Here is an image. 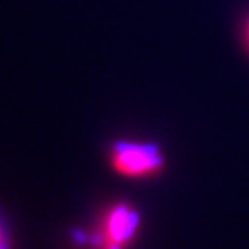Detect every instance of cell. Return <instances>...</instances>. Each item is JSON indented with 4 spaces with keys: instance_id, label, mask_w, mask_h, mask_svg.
<instances>
[{
    "instance_id": "6da1fadb",
    "label": "cell",
    "mask_w": 249,
    "mask_h": 249,
    "mask_svg": "<svg viewBox=\"0 0 249 249\" xmlns=\"http://www.w3.org/2000/svg\"><path fill=\"white\" fill-rule=\"evenodd\" d=\"M111 165L126 178H148L163 166V157L155 144L116 142L111 150Z\"/></svg>"
},
{
    "instance_id": "7a4b0ae2",
    "label": "cell",
    "mask_w": 249,
    "mask_h": 249,
    "mask_svg": "<svg viewBox=\"0 0 249 249\" xmlns=\"http://www.w3.org/2000/svg\"><path fill=\"white\" fill-rule=\"evenodd\" d=\"M139 227V214L129 205L118 204L107 211L100 227L101 249H122Z\"/></svg>"
},
{
    "instance_id": "3957f363",
    "label": "cell",
    "mask_w": 249,
    "mask_h": 249,
    "mask_svg": "<svg viewBox=\"0 0 249 249\" xmlns=\"http://www.w3.org/2000/svg\"><path fill=\"white\" fill-rule=\"evenodd\" d=\"M0 244H3V240H1V232H0Z\"/></svg>"
},
{
    "instance_id": "277c9868",
    "label": "cell",
    "mask_w": 249,
    "mask_h": 249,
    "mask_svg": "<svg viewBox=\"0 0 249 249\" xmlns=\"http://www.w3.org/2000/svg\"><path fill=\"white\" fill-rule=\"evenodd\" d=\"M0 249H3V244H0Z\"/></svg>"
}]
</instances>
